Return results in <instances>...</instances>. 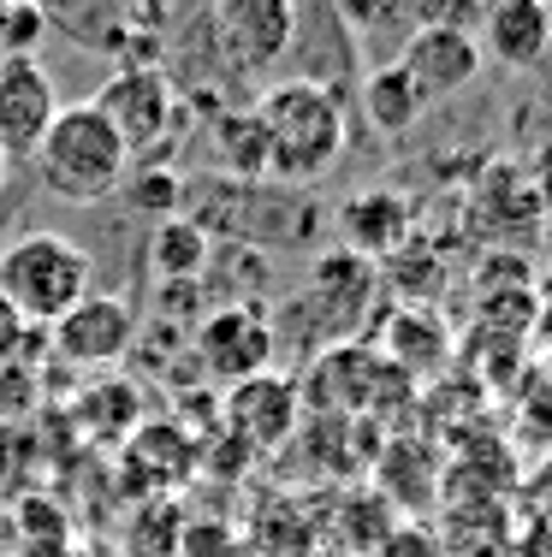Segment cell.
Segmentation results:
<instances>
[{
	"label": "cell",
	"instance_id": "obj_1",
	"mask_svg": "<svg viewBox=\"0 0 552 557\" xmlns=\"http://www.w3.org/2000/svg\"><path fill=\"white\" fill-rule=\"evenodd\" d=\"M249 113L268 131V172L285 184H309L345 154V108L327 84L292 77L249 101Z\"/></svg>",
	"mask_w": 552,
	"mask_h": 557
},
{
	"label": "cell",
	"instance_id": "obj_2",
	"mask_svg": "<svg viewBox=\"0 0 552 557\" xmlns=\"http://www.w3.org/2000/svg\"><path fill=\"white\" fill-rule=\"evenodd\" d=\"M30 161L54 202H101L113 184H125L131 149L89 101H77V108H60V119L48 125L42 149Z\"/></svg>",
	"mask_w": 552,
	"mask_h": 557
},
{
	"label": "cell",
	"instance_id": "obj_3",
	"mask_svg": "<svg viewBox=\"0 0 552 557\" xmlns=\"http://www.w3.org/2000/svg\"><path fill=\"white\" fill-rule=\"evenodd\" d=\"M89 249L65 232H19L0 249V297L30 326H54L65 309L89 297Z\"/></svg>",
	"mask_w": 552,
	"mask_h": 557
},
{
	"label": "cell",
	"instance_id": "obj_4",
	"mask_svg": "<svg viewBox=\"0 0 552 557\" xmlns=\"http://www.w3.org/2000/svg\"><path fill=\"white\" fill-rule=\"evenodd\" d=\"M410 397V380L398 374V368L387 362V356L375 350V344H327L321 350V362H315V374H309V404H315V416H345V421H357V416H375L387 397Z\"/></svg>",
	"mask_w": 552,
	"mask_h": 557
},
{
	"label": "cell",
	"instance_id": "obj_5",
	"mask_svg": "<svg viewBox=\"0 0 552 557\" xmlns=\"http://www.w3.org/2000/svg\"><path fill=\"white\" fill-rule=\"evenodd\" d=\"M208 30H214V48H220V60H226V72L261 77L292 54L297 7L292 0H214Z\"/></svg>",
	"mask_w": 552,
	"mask_h": 557
},
{
	"label": "cell",
	"instance_id": "obj_6",
	"mask_svg": "<svg viewBox=\"0 0 552 557\" xmlns=\"http://www.w3.org/2000/svg\"><path fill=\"white\" fill-rule=\"evenodd\" d=\"M89 108L108 119V125L120 131V143L137 154V149H155V143L167 137V125H173V113H179V96H173V84H167V72H155V65H125V72H113L108 84L96 89Z\"/></svg>",
	"mask_w": 552,
	"mask_h": 557
},
{
	"label": "cell",
	"instance_id": "obj_7",
	"mask_svg": "<svg viewBox=\"0 0 552 557\" xmlns=\"http://www.w3.org/2000/svg\"><path fill=\"white\" fill-rule=\"evenodd\" d=\"M392 65L410 77V89L422 96V108H428V101L464 96V89L481 77V42L464 30V24H422Z\"/></svg>",
	"mask_w": 552,
	"mask_h": 557
},
{
	"label": "cell",
	"instance_id": "obj_8",
	"mask_svg": "<svg viewBox=\"0 0 552 557\" xmlns=\"http://www.w3.org/2000/svg\"><path fill=\"white\" fill-rule=\"evenodd\" d=\"M48 333H54V356H65L72 368H113L137 344V314H131V302L108 297V290H89Z\"/></svg>",
	"mask_w": 552,
	"mask_h": 557
},
{
	"label": "cell",
	"instance_id": "obj_9",
	"mask_svg": "<svg viewBox=\"0 0 552 557\" xmlns=\"http://www.w3.org/2000/svg\"><path fill=\"white\" fill-rule=\"evenodd\" d=\"M60 119V89L54 77L42 72L36 60L7 54L0 60V154H36L48 137V125Z\"/></svg>",
	"mask_w": 552,
	"mask_h": 557
},
{
	"label": "cell",
	"instance_id": "obj_10",
	"mask_svg": "<svg viewBox=\"0 0 552 557\" xmlns=\"http://www.w3.org/2000/svg\"><path fill=\"white\" fill-rule=\"evenodd\" d=\"M226 428H232V440L249 445V450H280L297 428H304V392H297V380L273 374V368L238 380V386L226 392Z\"/></svg>",
	"mask_w": 552,
	"mask_h": 557
},
{
	"label": "cell",
	"instance_id": "obj_11",
	"mask_svg": "<svg viewBox=\"0 0 552 557\" xmlns=\"http://www.w3.org/2000/svg\"><path fill=\"white\" fill-rule=\"evenodd\" d=\"M196 356L214 380L238 386L249 374H268V356H273V333L256 309H214L203 326H196Z\"/></svg>",
	"mask_w": 552,
	"mask_h": 557
},
{
	"label": "cell",
	"instance_id": "obj_12",
	"mask_svg": "<svg viewBox=\"0 0 552 557\" xmlns=\"http://www.w3.org/2000/svg\"><path fill=\"white\" fill-rule=\"evenodd\" d=\"M304 290H309L304 309H309L315 333H327V344H351V333H357V321H363V302H368V290H375V273H368L351 249H339V256L315 261Z\"/></svg>",
	"mask_w": 552,
	"mask_h": 557
},
{
	"label": "cell",
	"instance_id": "obj_13",
	"mask_svg": "<svg viewBox=\"0 0 552 557\" xmlns=\"http://www.w3.org/2000/svg\"><path fill=\"white\" fill-rule=\"evenodd\" d=\"M552 42V7L547 0H488L481 12V60L505 72H535Z\"/></svg>",
	"mask_w": 552,
	"mask_h": 557
},
{
	"label": "cell",
	"instance_id": "obj_14",
	"mask_svg": "<svg viewBox=\"0 0 552 557\" xmlns=\"http://www.w3.org/2000/svg\"><path fill=\"white\" fill-rule=\"evenodd\" d=\"M333 18L375 65H392L416 30H422V0H333Z\"/></svg>",
	"mask_w": 552,
	"mask_h": 557
},
{
	"label": "cell",
	"instance_id": "obj_15",
	"mask_svg": "<svg viewBox=\"0 0 552 557\" xmlns=\"http://www.w3.org/2000/svg\"><path fill=\"white\" fill-rule=\"evenodd\" d=\"M125 462H131V474H143V486H149L155 498H167L173 486L191 481L203 457H196V440L179 421H143L125 440Z\"/></svg>",
	"mask_w": 552,
	"mask_h": 557
},
{
	"label": "cell",
	"instance_id": "obj_16",
	"mask_svg": "<svg viewBox=\"0 0 552 557\" xmlns=\"http://www.w3.org/2000/svg\"><path fill=\"white\" fill-rule=\"evenodd\" d=\"M375 350L387 356L404 380H416V374H433V368L452 356V338H445V326L433 321V314L398 309V314H387V321H380V344H375Z\"/></svg>",
	"mask_w": 552,
	"mask_h": 557
},
{
	"label": "cell",
	"instance_id": "obj_17",
	"mask_svg": "<svg viewBox=\"0 0 552 557\" xmlns=\"http://www.w3.org/2000/svg\"><path fill=\"white\" fill-rule=\"evenodd\" d=\"M404 232H410V202L398 190H368L345 208L351 256H387V249L404 244Z\"/></svg>",
	"mask_w": 552,
	"mask_h": 557
},
{
	"label": "cell",
	"instance_id": "obj_18",
	"mask_svg": "<svg viewBox=\"0 0 552 557\" xmlns=\"http://www.w3.org/2000/svg\"><path fill=\"white\" fill-rule=\"evenodd\" d=\"M363 108H368V125H375L380 137H404V131L422 119V96L410 89V77H404L398 65H368Z\"/></svg>",
	"mask_w": 552,
	"mask_h": 557
},
{
	"label": "cell",
	"instance_id": "obj_19",
	"mask_svg": "<svg viewBox=\"0 0 552 557\" xmlns=\"http://www.w3.org/2000/svg\"><path fill=\"white\" fill-rule=\"evenodd\" d=\"M77 421H84V433H96V440H131V433L143 428V397L131 380H96V386L84 392V404H77Z\"/></svg>",
	"mask_w": 552,
	"mask_h": 557
},
{
	"label": "cell",
	"instance_id": "obj_20",
	"mask_svg": "<svg viewBox=\"0 0 552 557\" xmlns=\"http://www.w3.org/2000/svg\"><path fill=\"white\" fill-rule=\"evenodd\" d=\"M184 552V510L173 498H149L137 504L125 534V557H179Z\"/></svg>",
	"mask_w": 552,
	"mask_h": 557
},
{
	"label": "cell",
	"instance_id": "obj_21",
	"mask_svg": "<svg viewBox=\"0 0 552 557\" xmlns=\"http://www.w3.org/2000/svg\"><path fill=\"white\" fill-rule=\"evenodd\" d=\"M149 256H155V268L173 278V285H179V278H196L208 268V232H203V225H191V220H167V225H155Z\"/></svg>",
	"mask_w": 552,
	"mask_h": 557
},
{
	"label": "cell",
	"instance_id": "obj_22",
	"mask_svg": "<svg viewBox=\"0 0 552 557\" xmlns=\"http://www.w3.org/2000/svg\"><path fill=\"white\" fill-rule=\"evenodd\" d=\"M220 149H226L232 172H268V131H261V119L249 108L220 119Z\"/></svg>",
	"mask_w": 552,
	"mask_h": 557
},
{
	"label": "cell",
	"instance_id": "obj_23",
	"mask_svg": "<svg viewBox=\"0 0 552 557\" xmlns=\"http://www.w3.org/2000/svg\"><path fill=\"white\" fill-rule=\"evenodd\" d=\"M48 36V7L42 0H12L0 7V54H24L36 60V42Z\"/></svg>",
	"mask_w": 552,
	"mask_h": 557
},
{
	"label": "cell",
	"instance_id": "obj_24",
	"mask_svg": "<svg viewBox=\"0 0 552 557\" xmlns=\"http://www.w3.org/2000/svg\"><path fill=\"white\" fill-rule=\"evenodd\" d=\"M24 338H30V321H24V314L12 309L7 297H0V368L24 356Z\"/></svg>",
	"mask_w": 552,
	"mask_h": 557
},
{
	"label": "cell",
	"instance_id": "obj_25",
	"mask_svg": "<svg viewBox=\"0 0 552 557\" xmlns=\"http://www.w3.org/2000/svg\"><path fill=\"white\" fill-rule=\"evenodd\" d=\"M535 77H541V96L552 101V42H547V54H541V65H535Z\"/></svg>",
	"mask_w": 552,
	"mask_h": 557
},
{
	"label": "cell",
	"instance_id": "obj_26",
	"mask_svg": "<svg viewBox=\"0 0 552 557\" xmlns=\"http://www.w3.org/2000/svg\"><path fill=\"white\" fill-rule=\"evenodd\" d=\"M0 178H7V154H0Z\"/></svg>",
	"mask_w": 552,
	"mask_h": 557
},
{
	"label": "cell",
	"instance_id": "obj_27",
	"mask_svg": "<svg viewBox=\"0 0 552 557\" xmlns=\"http://www.w3.org/2000/svg\"><path fill=\"white\" fill-rule=\"evenodd\" d=\"M0 7H12V0H0Z\"/></svg>",
	"mask_w": 552,
	"mask_h": 557
},
{
	"label": "cell",
	"instance_id": "obj_28",
	"mask_svg": "<svg viewBox=\"0 0 552 557\" xmlns=\"http://www.w3.org/2000/svg\"><path fill=\"white\" fill-rule=\"evenodd\" d=\"M547 7H552V0H547Z\"/></svg>",
	"mask_w": 552,
	"mask_h": 557
}]
</instances>
